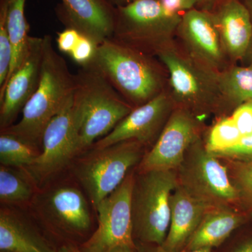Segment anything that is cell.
Segmentation results:
<instances>
[{"instance_id":"obj_1","label":"cell","mask_w":252,"mask_h":252,"mask_svg":"<svg viewBox=\"0 0 252 252\" xmlns=\"http://www.w3.org/2000/svg\"><path fill=\"white\" fill-rule=\"evenodd\" d=\"M89 64L102 73L134 108L152 100L168 88V72L157 57L112 38L97 46Z\"/></svg>"},{"instance_id":"obj_2","label":"cell","mask_w":252,"mask_h":252,"mask_svg":"<svg viewBox=\"0 0 252 252\" xmlns=\"http://www.w3.org/2000/svg\"><path fill=\"white\" fill-rule=\"evenodd\" d=\"M76 89V76L53 46L52 37L43 36L40 81L23 109L20 122L1 132L9 134L39 149L46 126L64 107Z\"/></svg>"},{"instance_id":"obj_3","label":"cell","mask_w":252,"mask_h":252,"mask_svg":"<svg viewBox=\"0 0 252 252\" xmlns=\"http://www.w3.org/2000/svg\"><path fill=\"white\" fill-rule=\"evenodd\" d=\"M75 76L74 109L81 153L109 134L134 107L94 66L81 67Z\"/></svg>"},{"instance_id":"obj_4","label":"cell","mask_w":252,"mask_h":252,"mask_svg":"<svg viewBox=\"0 0 252 252\" xmlns=\"http://www.w3.org/2000/svg\"><path fill=\"white\" fill-rule=\"evenodd\" d=\"M168 72V90L176 108L201 120L207 114L224 111L219 73L200 64L176 41L157 55Z\"/></svg>"},{"instance_id":"obj_5","label":"cell","mask_w":252,"mask_h":252,"mask_svg":"<svg viewBox=\"0 0 252 252\" xmlns=\"http://www.w3.org/2000/svg\"><path fill=\"white\" fill-rule=\"evenodd\" d=\"M182 15L167 9L160 0H135L115 7L112 39L157 57L175 40Z\"/></svg>"},{"instance_id":"obj_6","label":"cell","mask_w":252,"mask_h":252,"mask_svg":"<svg viewBox=\"0 0 252 252\" xmlns=\"http://www.w3.org/2000/svg\"><path fill=\"white\" fill-rule=\"evenodd\" d=\"M179 185L175 170L138 172L134 177L132 216L134 238L161 246L170 223V198Z\"/></svg>"},{"instance_id":"obj_7","label":"cell","mask_w":252,"mask_h":252,"mask_svg":"<svg viewBox=\"0 0 252 252\" xmlns=\"http://www.w3.org/2000/svg\"><path fill=\"white\" fill-rule=\"evenodd\" d=\"M145 146L127 140L94 150L79 162L76 175L94 208L121 185L130 170L140 164Z\"/></svg>"},{"instance_id":"obj_8","label":"cell","mask_w":252,"mask_h":252,"mask_svg":"<svg viewBox=\"0 0 252 252\" xmlns=\"http://www.w3.org/2000/svg\"><path fill=\"white\" fill-rule=\"evenodd\" d=\"M177 170L179 185L210 207H228L239 200L227 167L207 150L201 137L189 147Z\"/></svg>"},{"instance_id":"obj_9","label":"cell","mask_w":252,"mask_h":252,"mask_svg":"<svg viewBox=\"0 0 252 252\" xmlns=\"http://www.w3.org/2000/svg\"><path fill=\"white\" fill-rule=\"evenodd\" d=\"M134 177L130 172L121 185L95 207L98 226L83 245V252H109L122 245L137 248L132 216Z\"/></svg>"},{"instance_id":"obj_10","label":"cell","mask_w":252,"mask_h":252,"mask_svg":"<svg viewBox=\"0 0 252 252\" xmlns=\"http://www.w3.org/2000/svg\"><path fill=\"white\" fill-rule=\"evenodd\" d=\"M200 122L185 109H174L158 138L139 164V172L178 169L191 144L200 137Z\"/></svg>"},{"instance_id":"obj_11","label":"cell","mask_w":252,"mask_h":252,"mask_svg":"<svg viewBox=\"0 0 252 252\" xmlns=\"http://www.w3.org/2000/svg\"><path fill=\"white\" fill-rule=\"evenodd\" d=\"M175 39L190 57L215 72L232 65L209 11L196 7L185 11Z\"/></svg>"},{"instance_id":"obj_12","label":"cell","mask_w":252,"mask_h":252,"mask_svg":"<svg viewBox=\"0 0 252 252\" xmlns=\"http://www.w3.org/2000/svg\"><path fill=\"white\" fill-rule=\"evenodd\" d=\"M79 154V130L73 95L46 126L41 140V153L29 167L33 175L43 180L59 172Z\"/></svg>"},{"instance_id":"obj_13","label":"cell","mask_w":252,"mask_h":252,"mask_svg":"<svg viewBox=\"0 0 252 252\" xmlns=\"http://www.w3.org/2000/svg\"><path fill=\"white\" fill-rule=\"evenodd\" d=\"M175 104L168 88L152 100L132 109L107 135L96 141L94 149L104 148L127 140H136L145 147L155 143Z\"/></svg>"},{"instance_id":"obj_14","label":"cell","mask_w":252,"mask_h":252,"mask_svg":"<svg viewBox=\"0 0 252 252\" xmlns=\"http://www.w3.org/2000/svg\"><path fill=\"white\" fill-rule=\"evenodd\" d=\"M43 37L30 36L24 57L6 83L0 98L1 130L14 125L18 114L35 93L41 79Z\"/></svg>"},{"instance_id":"obj_15","label":"cell","mask_w":252,"mask_h":252,"mask_svg":"<svg viewBox=\"0 0 252 252\" xmlns=\"http://www.w3.org/2000/svg\"><path fill=\"white\" fill-rule=\"evenodd\" d=\"M232 64L250 60L252 23L240 0H220L210 11Z\"/></svg>"},{"instance_id":"obj_16","label":"cell","mask_w":252,"mask_h":252,"mask_svg":"<svg viewBox=\"0 0 252 252\" xmlns=\"http://www.w3.org/2000/svg\"><path fill=\"white\" fill-rule=\"evenodd\" d=\"M115 7L108 0H62L59 16L97 45L111 39L114 33Z\"/></svg>"},{"instance_id":"obj_17","label":"cell","mask_w":252,"mask_h":252,"mask_svg":"<svg viewBox=\"0 0 252 252\" xmlns=\"http://www.w3.org/2000/svg\"><path fill=\"white\" fill-rule=\"evenodd\" d=\"M215 207L195 198L179 185L170 198V223L161 245L168 252H183L204 216Z\"/></svg>"},{"instance_id":"obj_18","label":"cell","mask_w":252,"mask_h":252,"mask_svg":"<svg viewBox=\"0 0 252 252\" xmlns=\"http://www.w3.org/2000/svg\"><path fill=\"white\" fill-rule=\"evenodd\" d=\"M46 206L50 217L63 229L81 233L90 228L89 205L75 187L65 186L55 189L50 193Z\"/></svg>"},{"instance_id":"obj_19","label":"cell","mask_w":252,"mask_h":252,"mask_svg":"<svg viewBox=\"0 0 252 252\" xmlns=\"http://www.w3.org/2000/svg\"><path fill=\"white\" fill-rule=\"evenodd\" d=\"M227 207H215L205 214L184 252L220 246L245 223L247 220L245 215Z\"/></svg>"},{"instance_id":"obj_20","label":"cell","mask_w":252,"mask_h":252,"mask_svg":"<svg viewBox=\"0 0 252 252\" xmlns=\"http://www.w3.org/2000/svg\"><path fill=\"white\" fill-rule=\"evenodd\" d=\"M0 250L1 252H53L14 213L1 210L0 214Z\"/></svg>"},{"instance_id":"obj_21","label":"cell","mask_w":252,"mask_h":252,"mask_svg":"<svg viewBox=\"0 0 252 252\" xmlns=\"http://www.w3.org/2000/svg\"><path fill=\"white\" fill-rule=\"evenodd\" d=\"M1 1L4 3L6 10V26L12 47V59L6 84L24 57L30 36L28 35L30 26L25 16L26 0H1ZM6 84L0 92V98L4 94Z\"/></svg>"},{"instance_id":"obj_22","label":"cell","mask_w":252,"mask_h":252,"mask_svg":"<svg viewBox=\"0 0 252 252\" xmlns=\"http://www.w3.org/2000/svg\"><path fill=\"white\" fill-rule=\"evenodd\" d=\"M219 84L224 110L252 100V63L248 66L232 64L219 73Z\"/></svg>"},{"instance_id":"obj_23","label":"cell","mask_w":252,"mask_h":252,"mask_svg":"<svg viewBox=\"0 0 252 252\" xmlns=\"http://www.w3.org/2000/svg\"><path fill=\"white\" fill-rule=\"evenodd\" d=\"M41 152L39 149L9 134L0 135V162L1 165L11 167H31Z\"/></svg>"},{"instance_id":"obj_24","label":"cell","mask_w":252,"mask_h":252,"mask_svg":"<svg viewBox=\"0 0 252 252\" xmlns=\"http://www.w3.org/2000/svg\"><path fill=\"white\" fill-rule=\"evenodd\" d=\"M32 193L27 179L11 167H0V200L6 204L28 201Z\"/></svg>"},{"instance_id":"obj_25","label":"cell","mask_w":252,"mask_h":252,"mask_svg":"<svg viewBox=\"0 0 252 252\" xmlns=\"http://www.w3.org/2000/svg\"><path fill=\"white\" fill-rule=\"evenodd\" d=\"M242 136L231 116L220 118L212 126L205 147L212 154L219 153L234 146L241 140Z\"/></svg>"},{"instance_id":"obj_26","label":"cell","mask_w":252,"mask_h":252,"mask_svg":"<svg viewBox=\"0 0 252 252\" xmlns=\"http://www.w3.org/2000/svg\"><path fill=\"white\" fill-rule=\"evenodd\" d=\"M12 47L6 26V10L1 1L0 6V92L4 89L11 67Z\"/></svg>"},{"instance_id":"obj_27","label":"cell","mask_w":252,"mask_h":252,"mask_svg":"<svg viewBox=\"0 0 252 252\" xmlns=\"http://www.w3.org/2000/svg\"><path fill=\"white\" fill-rule=\"evenodd\" d=\"M233 185L239 199L252 208V160L237 162L233 166Z\"/></svg>"},{"instance_id":"obj_28","label":"cell","mask_w":252,"mask_h":252,"mask_svg":"<svg viewBox=\"0 0 252 252\" xmlns=\"http://www.w3.org/2000/svg\"><path fill=\"white\" fill-rule=\"evenodd\" d=\"M97 44L85 36L81 35L79 42L69 56L81 67L91 64L95 55Z\"/></svg>"},{"instance_id":"obj_29","label":"cell","mask_w":252,"mask_h":252,"mask_svg":"<svg viewBox=\"0 0 252 252\" xmlns=\"http://www.w3.org/2000/svg\"><path fill=\"white\" fill-rule=\"evenodd\" d=\"M230 116L243 137L252 135V100L240 104Z\"/></svg>"},{"instance_id":"obj_30","label":"cell","mask_w":252,"mask_h":252,"mask_svg":"<svg viewBox=\"0 0 252 252\" xmlns=\"http://www.w3.org/2000/svg\"><path fill=\"white\" fill-rule=\"evenodd\" d=\"M215 157L226 158L250 159L252 158V135L245 136L233 147L214 154Z\"/></svg>"},{"instance_id":"obj_31","label":"cell","mask_w":252,"mask_h":252,"mask_svg":"<svg viewBox=\"0 0 252 252\" xmlns=\"http://www.w3.org/2000/svg\"><path fill=\"white\" fill-rule=\"evenodd\" d=\"M81 36L80 33L76 30L66 28L64 31L58 33L56 42L59 49L61 52L69 55L77 46Z\"/></svg>"},{"instance_id":"obj_32","label":"cell","mask_w":252,"mask_h":252,"mask_svg":"<svg viewBox=\"0 0 252 252\" xmlns=\"http://www.w3.org/2000/svg\"><path fill=\"white\" fill-rule=\"evenodd\" d=\"M137 249L138 252H168L164 250L161 246L151 245V244H145V245H141L140 247L137 246ZM183 252H212V249H200V250H193V251Z\"/></svg>"},{"instance_id":"obj_33","label":"cell","mask_w":252,"mask_h":252,"mask_svg":"<svg viewBox=\"0 0 252 252\" xmlns=\"http://www.w3.org/2000/svg\"><path fill=\"white\" fill-rule=\"evenodd\" d=\"M220 1V0H198V4L195 7L210 11Z\"/></svg>"},{"instance_id":"obj_34","label":"cell","mask_w":252,"mask_h":252,"mask_svg":"<svg viewBox=\"0 0 252 252\" xmlns=\"http://www.w3.org/2000/svg\"><path fill=\"white\" fill-rule=\"evenodd\" d=\"M232 252H252V238L247 239Z\"/></svg>"},{"instance_id":"obj_35","label":"cell","mask_w":252,"mask_h":252,"mask_svg":"<svg viewBox=\"0 0 252 252\" xmlns=\"http://www.w3.org/2000/svg\"><path fill=\"white\" fill-rule=\"evenodd\" d=\"M185 11L195 7L198 4V0H180Z\"/></svg>"},{"instance_id":"obj_36","label":"cell","mask_w":252,"mask_h":252,"mask_svg":"<svg viewBox=\"0 0 252 252\" xmlns=\"http://www.w3.org/2000/svg\"><path fill=\"white\" fill-rule=\"evenodd\" d=\"M109 252H138V251H137V248L122 245V246H118L113 248Z\"/></svg>"},{"instance_id":"obj_37","label":"cell","mask_w":252,"mask_h":252,"mask_svg":"<svg viewBox=\"0 0 252 252\" xmlns=\"http://www.w3.org/2000/svg\"><path fill=\"white\" fill-rule=\"evenodd\" d=\"M243 4L245 5V7L248 10L249 14H250V18L252 23V0H240ZM250 61H252V46L251 49V52L250 55Z\"/></svg>"},{"instance_id":"obj_38","label":"cell","mask_w":252,"mask_h":252,"mask_svg":"<svg viewBox=\"0 0 252 252\" xmlns=\"http://www.w3.org/2000/svg\"><path fill=\"white\" fill-rule=\"evenodd\" d=\"M108 1L114 7H117V6H124V5L129 4L135 0H108Z\"/></svg>"},{"instance_id":"obj_39","label":"cell","mask_w":252,"mask_h":252,"mask_svg":"<svg viewBox=\"0 0 252 252\" xmlns=\"http://www.w3.org/2000/svg\"><path fill=\"white\" fill-rule=\"evenodd\" d=\"M59 252H81L80 250L78 249L74 248L72 246H64L63 247L61 250H59Z\"/></svg>"}]
</instances>
